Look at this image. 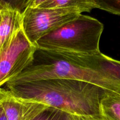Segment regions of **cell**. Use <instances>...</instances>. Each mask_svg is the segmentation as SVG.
<instances>
[{"label": "cell", "mask_w": 120, "mask_h": 120, "mask_svg": "<svg viewBox=\"0 0 120 120\" xmlns=\"http://www.w3.org/2000/svg\"><path fill=\"white\" fill-rule=\"evenodd\" d=\"M47 0H32L31 3H30V5L28 6V7H38L40 6L41 4L44 3Z\"/></svg>", "instance_id": "obj_15"}, {"label": "cell", "mask_w": 120, "mask_h": 120, "mask_svg": "<svg viewBox=\"0 0 120 120\" xmlns=\"http://www.w3.org/2000/svg\"><path fill=\"white\" fill-rule=\"evenodd\" d=\"M0 52L8 45L14 34L22 25L21 12L12 9L1 10Z\"/></svg>", "instance_id": "obj_7"}, {"label": "cell", "mask_w": 120, "mask_h": 120, "mask_svg": "<svg viewBox=\"0 0 120 120\" xmlns=\"http://www.w3.org/2000/svg\"><path fill=\"white\" fill-rule=\"evenodd\" d=\"M98 8L120 15V0H95Z\"/></svg>", "instance_id": "obj_13"}, {"label": "cell", "mask_w": 120, "mask_h": 120, "mask_svg": "<svg viewBox=\"0 0 120 120\" xmlns=\"http://www.w3.org/2000/svg\"><path fill=\"white\" fill-rule=\"evenodd\" d=\"M37 46L25 36L22 27L0 52V87L21 73L34 58Z\"/></svg>", "instance_id": "obj_5"}, {"label": "cell", "mask_w": 120, "mask_h": 120, "mask_svg": "<svg viewBox=\"0 0 120 120\" xmlns=\"http://www.w3.org/2000/svg\"><path fill=\"white\" fill-rule=\"evenodd\" d=\"M102 116L108 120H120V94L108 90H104L100 100Z\"/></svg>", "instance_id": "obj_9"}, {"label": "cell", "mask_w": 120, "mask_h": 120, "mask_svg": "<svg viewBox=\"0 0 120 120\" xmlns=\"http://www.w3.org/2000/svg\"><path fill=\"white\" fill-rule=\"evenodd\" d=\"M14 95L44 104L77 115H100L104 89L81 80L49 78L21 83H7Z\"/></svg>", "instance_id": "obj_1"}, {"label": "cell", "mask_w": 120, "mask_h": 120, "mask_svg": "<svg viewBox=\"0 0 120 120\" xmlns=\"http://www.w3.org/2000/svg\"><path fill=\"white\" fill-rule=\"evenodd\" d=\"M33 120H72L71 114L60 109L48 107Z\"/></svg>", "instance_id": "obj_11"}, {"label": "cell", "mask_w": 120, "mask_h": 120, "mask_svg": "<svg viewBox=\"0 0 120 120\" xmlns=\"http://www.w3.org/2000/svg\"><path fill=\"white\" fill-rule=\"evenodd\" d=\"M38 7L72 8L78 10L81 13L98 8L95 0H47Z\"/></svg>", "instance_id": "obj_10"}, {"label": "cell", "mask_w": 120, "mask_h": 120, "mask_svg": "<svg viewBox=\"0 0 120 120\" xmlns=\"http://www.w3.org/2000/svg\"><path fill=\"white\" fill-rule=\"evenodd\" d=\"M0 120H8L4 109L0 105Z\"/></svg>", "instance_id": "obj_16"}, {"label": "cell", "mask_w": 120, "mask_h": 120, "mask_svg": "<svg viewBox=\"0 0 120 120\" xmlns=\"http://www.w3.org/2000/svg\"><path fill=\"white\" fill-rule=\"evenodd\" d=\"M32 0H0V10L12 9L22 14Z\"/></svg>", "instance_id": "obj_12"}, {"label": "cell", "mask_w": 120, "mask_h": 120, "mask_svg": "<svg viewBox=\"0 0 120 120\" xmlns=\"http://www.w3.org/2000/svg\"><path fill=\"white\" fill-rule=\"evenodd\" d=\"M80 11L72 8L27 7L22 12L23 31L36 45L38 40L64 24L77 18Z\"/></svg>", "instance_id": "obj_4"}, {"label": "cell", "mask_w": 120, "mask_h": 120, "mask_svg": "<svg viewBox=\"0 0 120 120\" xmlns=\"http://www.w3.org/2000/svg\"><path fill=\"white\" fill-rule=\"evenodd\" d=\"M82 60L91 67L101 69L110 75L116 83L118 93L120 94V61L111 58L100 51L91 54H79Z\"/></svg>", "instance_id": "obj_8"}, {"label": "cell", "mask_w": 120, "mask_h": 120, "mask_svg": "<svg viewBox=\"0 0 120 120\" xmlns=\"http://www.w3.org/2000/svg\"></svg>", "instance_id": "obj_18"}, {"label": "cell", "mask_w": 120, "mask_h": 120, "mask_svg": "<svg viewBox=\"0 0 120 120\" xmlns=\"http://www.w3.org/2000/svg\"><path fill=\"white\" fill-rule=\"evenodd\" d=\"M1 10H0V22H1Z\"/></svg>", "instance_id": "obj_17"}, {"label": "cell", "mask_w": 120, "mask_h": 120, "mask_svg": "<svg viewBox=\"0 0 120 120\" xmlns=\"http://www.w3.org/2000/svg\"><path fill=\"white\" fill-rule=\"evenodd\" d=\"M0 105L8 120H33L48 106L14 95L9 90L0 88Z\"/></svg>", "instance_id": "obj_6"}, {"label": "cell", "mask_w": 120, "mask_h": 120, "mask_svg": "<svg viewBox=\"0 0 120 120\" xmlns=\"http://www.w3.org/2000/svg\"><path fill=\"white\" fill-rule=\"evenodd\" d=\"M104 30L100 21L81 14L38 40L37 48L56 51L91 54L100 51L99 44Z\"/></svg>", "instance_id": "obj_3"}, {"label": "cell", "mask_w": 120, "mask_h": 120, "mask_svg": "<svg viewBox=\"0 0 120 120\" xmlns=\"http://www.w3.org/2000/svg\"><path fill=\"white\" fill-rule=\"evenodd\" d=\"M49 78L83 81L118 93L116 82L110 75L101 69L93 68L85 63L75 53L39 48H37L31 63L7 83L14 84Z\"/></svg>", "instance_id": "obj_2"}, {"label": "cell", "mask_w": 120, "mask_h": 120, "mask_svg": "<svg viewBox=\"0 0 120 120\" xmlns=\"http://www.w3.org/2000/svg\"><path fill=\"white\" fill-rule=\"evenodd\" d=\"M73 120H108L106 118L100 115H71Z\"/></svg>", "instance_id": "obj_14"}]
</instances>
